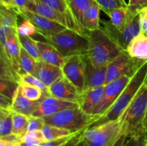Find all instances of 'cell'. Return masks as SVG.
I'll return each instance as SVG.
<instances>
[{"label":"cell","mask_w":147,"mask_h":146,"mask_svg":"<svg viewBox=\"0 0 147 146\" xmlns=\"http://www.w3.org/2000/svg\"><path fill=\"white\" fill-rule=\"evenodd\" d=\"M146 110L147 82L146 80L131 102L118 119L122 133L127 138L142 136L147 137L145 134L144 125Z\"/></svg>","instance_id":"6da1fadb"},{"label":"cell","mask_w":147,"mask_h":146,"mask_svg":"<svg viewBox=\"0 0 147 146\" xmlns=\"http://www.w3.org/2000/svg\"><path fill=\"white\" fill-rule=\"evenodd\" d=\"M89 47L87 55L98 67H106L119 57L123 49L101 28L87 31Z\"/></svg>","instance_id":"7a4b0ae2"},{"label":"cell","mask_w":147,"mask_h":146,"mask_svg":"<svg viewBox=\"0 0 147 146\" xmlns=\"http://www.w3.org/2000/svg\"><path fill=\"white\" fill-rule=\"evenodd\" d=\"M146 78L147 62L139 69L134 75L131 78L129 82L123 89L122 92L112 104L111 107L103 115L95 120L89 127L101 125L109 122L117 120L134 100L139 89L145 82Z\"/></svg>","instance_id":"3957f363"},{"label":"cell","mask_w":147,"mask_h":146,"mask_svg":"<svg viewBox=\"0 0 147 146\" xmlns=\"http://www.w3.org/2000/svg\"><path fill=\"white\" fill-rule=\"evenodd\" d=\"M82 136L84 146H123L127 139L118 120L88 127L82 132Z\"/></svg>","instance_id":"277c9868"},{"label":"cell","mask_w":147,"mask_h":146,"mask_svg":"<svg viewBox=\"0 0 147 146\" xmlns=\"http://www.w3.org/2000/svg\"><path fill=\"white\" fill-rule=\"evenodd\" d=\"M43 38L46 42L53 46L64 58L88 53L89 41L87 34L83 35L70 29H65L58 34Z\"/></svg>","instance_id":"5b68a950"},{"label":"cell","mask_w":147,"mask_h":146,"mask_svg":"<svg viewBox=\"0 0 147 146\" xmlns=\"http://www.w3.org/2000/svg\"><path fill=\"white\" fill-rule=\"evenodd\" d=\"M43 119L46 125L66 129L73 133L83 131L94 121L93 115L86 114L79 107L62 110Z\"/></svg>","instance_id":"8992f818"},{"label":"cell","mask_w":147,"mask_h":146,"mask_svg":"<svg viewBox=\"0 0 147 146\" xmlns=\"http://www.w3.org/2000/svg\"><path fill=\"white\" fill-rule=\"evenodd\" d=\"M145 62L132 58L126 50H123L106 67V84L123 76L132 77Z\"/></svg>","instance_id":"52a82bcc"},{"label":"cell","mask_w":147,"mask_h":146,"mask_svg":"<svg viewBox=\"0 0 147 146\" xmlns=\"http://www.w3.org/2000/svg\"><path fill=\"white\" fill-rule=\"evenodd\" d=\"M100 28L104 30L123 50H126L129 42L141 33L139 14L122 31L116 29L111 21L100 20Z\"/></svg>","instance_id":"ba28073f"},{"label":"cell","mask_w":147,"mask_h":146,"mask_svg":"<svg viewBox=\"0 0 147 146\" xmlns=\"http://www.w3.org/2000/svg\"><path fill=\"white\" fill-rule=\"evenodd\" d=\"M131 77L123 76L113 82L105 84V91L101 102L93 113L94 121L103 115L114 103L121 93L126 87ZM93 121V122H94Z\"/></svg>","instance_id":"9c48e42d"},{"label":"cell","mask_w":147,"mask_h":146,"mask_svg":"<svg viewBox=\"0 0 147 146\" xmlns=\"http://www.w3.org/2000/svg\"><path fill=\"white\" fill-rule=\"evenodd\" d=\"M83 55H73L66 57L62 67L63 76L80 91H83L86 88Z\"/></svg>","instance_id":"30bf717a"},{"label":"cell","mask_w":147,"mask_h":146,"mask_svg":"<svg viewBox=\"0 0 147 146\" xmlns=\"http://www.w3.org/2000/svg\"><path fill=\"white\" fill-rule=\"evenodd\" d=\"M78 107V103L74 102L60 100V99L55 98L52 96L43 97L40 100L38 107L33 113L32 116L39 117H47V116L53 115L66 109L75 108V107Z\"/></svg>","instance_id":"8fae6325"},{"label":"cell","mask_w":147,"mask_h":146,"mask_svg":"<svg viewBox=\"0 0 147 146\" xmlns=\"http://www.w3.org/2000/svg\"><path fill=\"white\" fill-rule=\"evenodd\" d=\"M49 92L55 98L78 103L82 91L63 76L49 87Z\"/></svg>","instance_id":"7c38bea8"},{"label":"cell","mask_w":147,"mask_h":146,"mask_svg":"<svg viewBox=\"0 0 147 146\" xmlns=\"http://www.w3.org/2000/svg\"><path fill=\"white\" fill-rule=\"evenodd\" d=\"M20 16L23 17L24 19L30 20L36 27L38 34L42 36L43 37L55 35L65 29H67L65 26L59 23L52 21L49 19L28 11V10L24 11Z\"/></svg>","instance_id":"4fadbf2b"},{"label":"cell","mask_w":147,"mask_h":146,"mask_svg":"<svg viewBox=\"0 0 147 146\" xmlns=\"http://www.w3.org/2000/svg\"><path fill=\"white\" fill-rule=\"evenodd\" d=\"M84 76L86 89L105 85L106 80V67H98L92 63L87 54L83 55Z\"/></svg>","instance_id":"5bb4252c"},{"label":"cell","mask_w":147,"mask_h":146,"mask_svg":"<svg viewBox=\"0 0 147 146\" xmlns=\"http://www.w3.org/2000/svg\"><path fill=\"white\" fill-rule=\"evenodd\" d=\"M106 85L93 88L86 89L82 91L79 100V107L88 115H93L96 107L98 106L103 97Z\"/></svg>","instance_id":"9a60e30c"},{"label":"cell","mask_w":147,"mask_h":146,"mask_svg":"<svg viewBox=\"0 0 147 146\" xmlns=\"http://www.w3.org/2000/svg\"><path fill=\"white\" fill-rule=\"evenodd\" d=\"M40 1L51 7L61 17H63L67 21L68 29L76 31V32L83 35H86L87 31L83 29L77 23L76 19L73 17L67 0H40Z\"/></svg>","instance_id":"2e32d148"},{"label":"cell","mask_w":147,"mask_h":146,"mask_svg":"<svg viewBox=\"0 0 147 146\" xmlns=\"http://www.w3.org/2000/svg\"><path fill=\"white\" fill-rule=\"evenodd\" d=\"M32 74L42 82L47 87L63 76L62 68L42 61L37 62Z\"/></svg>","instance_id":"e0dca14e"},{"label":"cell","mask_w":147,"mask_h":146,"mask_svg":"<svg viewBox=\"0 0 147 146\" xmlns=\"http://www.w3.org/2000/svg\"><path fill=\"white\" fill-rule=\"evenodd\" d=\"M27 10L39 14L40 16H42L52 21L59 23L68 29L66 20L63 17H61L58 13L56 12L54 9H53L51 7L47 6V4L43 3L40 0H31L27 6Z\"/></svg>","instance_id":"ac0fdd59"},{"label":"cell","mask_w":147,"mask_h":146,"mask_svg":"<svg viewBox=\"0 0 147 146\" xmlns=\"http://www.w3.org/2000/svg\"><path fill=\"white\" fill-rule=\"evenodd\" d=\"M40 102V100L38 101H32L23 96L20 90V84H19L18 88L13 97L12 104H11L10 110L15 113L25 115L30 117L32 115L33 113L37 108Z\"/></svg>","instance_id":"d6986e66"},{"label":"cell","mask_w":147,"mask_h":146,"mask_svg":"<svg viewBox=\"0 0 147 146\" xmlns=\"http://www.w3.org/2000/svg\"><path fill=\"white\" fill-rule=\"evenodd\" d=\"M105 13L109 17L112 24L119 31L124 29L125 27L139 14L131 11L128 7L114 9Z\"/></svg>","instance_id":"ffe728a7"},{"label":"cell","mask_w":147,"mask_h":146,"mask_svg":"<svg viewBox=\"0 0 147 146\" xmlns=\"http://www.w3.org/2000/svg\"><path fill=\"white\" fill-rule=\"evenodd\" d=\"M126 52L132 58L146 62H147V36L140 34L129 42Z\"/></svg>","instance_id":"44dd1931"},{"label":"cell","mask_w":147,"mask_h":146,"mask_svg":"<svg viewBox=\"0 0 147 146\" xmlns=\"http://www.w3.org/2000/svg\"><path fill=\"white\" fill-rule=\"evenodd\" d=\"M37 46L41 61L62 68L64 64L65 58L53 46L47 42L40 41H37Z\"/></svg>","instance_id":"7402d4cb"},{"label":"cell","mask_w":147,"mask_h":146,"mask_svg":"<svg viewBox=\"0 0 147 146\" xmlns=\"http://www.w3.org/2000/svg\"><path fill=\"white\" fill-rule=\"evenodd\" d=\"M100 7L93 0L83 16V27L86 31H93L100 28Z\"/></svg>","instance_id":"603a6c76"},{"label":"cell","mask_w":147,"mask_h":146,"mask_svg":"<svg viewBox=\"0 0 147 146\" xmlns=\"http://www.w3.org/2000/svg\"><path fill=\"white\" fill-rule=\"evenodd\" d=\"M18 16L20 14L15 9H8L0 5V26L14 30L17 32Z\"/></svg>","instance_id":"cb8c5ba5"},{"label":"cell","mask_w":147,"mask_h":146,"mask_svg":"<svg viewBox=\"0 0 147 146\" xmlns=\"http://www.w3.org/2000/svg\"><path fill=\"white\" fill-rule=\"evenodd\" d=\"M67 1L76 21L79 26L83 29H84L83 27L84 13L93 0H67Z\"/></svg>","instance_id":"d4e9b609"},{"label":"cell","mask_w":147,"mask_h":146,"mask_svg":"<svg viewBox=\"0 0 147 146\" xmlns=\"http://www.w3.org/2000/svg\"><path fill=\"white\" fill-rule=\"evenodd\" d=\"M36 63H37V61L21 47L20 57V71H19L20 77L21 74H25V73L33 74L35 69Z\"/></svg>","instance_id":"484cf974"},{"label":"cell","mask_w":147,"mask_h":146,"mask_svg":"<svg viewBox=\"0 0 147 146\" xmlns=\"http://www.w3.org/2000/svg\"><path fill=\"white\" fill-rule=\"evenodd\" d=\"M42 132L46 141L61 138V137H66V136L76 133H73L70 130H66V129L60 128V127L49 125H45L42 129Z\"/></svg>","instance_id":"4316f807"},{"label":"cell","mask_w":147,"mask_h":146,"mask_svg":"<svg viewBox=\"0 0 147 146\" xmlns=\"http://www.w3.org/2000/svg\"><path fill=\"white\" fill-rule=\"evenodd\" d=\"M12 111L0 109V137L12 133Z\"/></svg>","instance_id":"83f0119b"},{"label":"cell","mask_w":147,"mask_h":146,"mask_svg":"<svg viewBox=\"0 0 147 146\" xmlns=\"http://www.w3.org/2000/svg\"><path fill=\"white\" fill-rule=\"evenodd\" d=\"M12 133L19 137H22L27 132V126L28 124L29 117L25 115L21 114V113L12 112Z\"/></svg>","instance_id":"f1b7e54d"},{"label":"cell","mask_w":147,"mask_h":146,"mask_svg":"<svg viewBox=\"0 0 147 146\" xmlns=\"http://www.w3.org/2000/svg\"><path fill=\"white\" fill-rule=\"evenodd\" d=\"M19 40L21 47L31 57H32L37 62L41 61L37 40H34L31 37H24L20 35H19Z\"/></svg>","instance_id":"f546056e"},{"label":"cell","mask_w":147,"mask_h":146,"mask_svg":"<svg viewBox=\"0 0 147 146\" xmlns=\"http://www.w3.org/2000/svg\"><path fill=\"white\" fill-rule=\"evenodd\" d=\"M20 88L23 96L32 101H38L43 97L41 90L24 82H20Z\"/></svg>","instance_id":"4dcf8cb0"},{"label":"cell","mask_w":147,"mask_h":146,"mask_svg":"<svg viewBox=\"0 0 147 146\" xmlns=\"http://www.w3.org/2000/svg\"><path fill=\"white\" fill-rule=\"evenodd\" d=\"M20 82L14 80L0 77V94L13 99Z\"/></svg>","instance_id":"1f68e13d"},{"label":"cell","mask_w":147,"mask_h":146,"mask_svg":"<svg viewBox=\"0 0 147 146\" xmlns=\"http://www.w3.org/2000/svg\"><path fill=\"white\" fill-rule=\"evenodd\" d=\"M20 82L27 83L41 90L43 92V97L50 96L49 92V87H47L42 82L40 81L37 77L33 75L31 73H25L20 75Z\"/></svg>","instance_id":"d6a6232c"},{"label":"cell","mask_w":147,"mask_h":146,"mask_svg":"<svg viewBox=\"0 0 147 146\" xmlns=\"http://www.w3.org/2000/svg\"><path fill=\"white\" fill-rule=\"evenodd\" d=\"M98 6L100 10L104 12L114 9L128 7V4L125 0H94Z\"/></svg>","instance_id":"836d02e7"},{"label":"cell","mask_w":147,"mask_h":146,"mask_svg":"<svg viewBox=\"0 0 147 146\" xmlns=\"http://www.w3.org/2000/svg\"><path fill=\"white\" fill-rule=\"evenodd\" d=\"M17 34L24 37H32L38 34L37 29L34 24L28 19H24L17 27Z\"/></svg>","instance_id":"e575fe53"},{"label":"cell","mask_w":147,"mask_h":146,"mask_svg":"<svg viewBox=\"0 0 147 146\" xmlns=\"http://www.w3.org/2000/svg\"><path fill=\"white\" fill-rule=\"evenodd\" d=\"M22 142L27 143H38L42 144L46 141L42 130L27 131L21 137Z\"/></svg>","instance_id":"d590c367"},{"label":"cell","mask_w":147,"mask_h":146,"mask_svg":"<svg viewBox=\"0 0 147 146\" xmlns=\"http://www.w3.org/2000/svg\"><path fill=\"white\" fill-rule=\"evenodd\" d=\"M45 123L43 117H34V116H30L29 117L28 124L27 126V131H34V130H42L45 125Z\"/></svg>","instance_id":"8d00e7d4"},{"label":"cell","mask_w":147,"mask_h":146,"mask_svg":"<svg viewBox=\"0 0 147 146\" xmlns=\"http://www.w3.org/2000/svg\"><path fill=\"white\" fill-rule=\"evenodd\" d=\"M20 143L21 137L13 133L4 137H0V146H20Z\"/></svg>","instance_id":"74e56055"},{"label":"cell","mask_w":147,"mask_h":146,"mask_svg":"<svg viewBox=\"0 0 147 146\" xmlns=\"http://www.w3.org/2000/svg\"><path fill=\"white\" fill-rule=\"evenodd\" d=\"M79 133H80V132H79ZM79 133H74V134L66 136V137H61V138L45 141V143H42L40 146H64L66 143H68L73 137H75V136L77 134H78Z\"/></svg>","instance_id":"f35d334b"},{"label":"cell","mask_w":147,"mask_h":146,"mask_svg":"<svg viewBox=\"0 0 147 146\" xmlns=\"http://www.w3.org/2000/svg\"><path fill=\"white\" fill-rule=\"evenodd\" d=\"M123 146H147V137H132L126 139Z\"/></svg>","instance_id":"ab89813d"},{"label":"cell","mask_w":147,"mask_h":146,"mask_svg":"<svg viewBox=\"0 0 147 146\" xmlns=\"http://www.w3.org/2000/svg\"><path fill=\"white\" fill-rule=\"evenodd\" d=\"M147 7V0H129L128 7L133 12L138 13L144 7Z\"/></svg>","instance_id":"60d3db41"},{"label":"cell","mask_w":147,"mask_h":146,"mask_svg":"<svg viewBox=\"0 0 147 146\" xmlns=\"http://www.w3.org/2000/svg\"><path fill=\"white\" fill-rule=\"evenodd\" d=\"M140 32L147 36V7L142 9L139 13Z\"/></svg>","instance_id":"b9f144b4"},{"label":"cell","mask_w":147,"mask_h":146,"mask_svg":"<svg viewBox=\"0 0 147 146\" xmlns=\"http://www.w3.org/2000/svg\"><path fill=\"white\" fill-rule=\"evenodd\" d=\"M82 132L83 131L80 132L78 134L73 137L64 146H84V140L82 136Z\"/></svg>","instance_id":"7bdbcfd3"},{"label":"cell","mask_w":147,"mask_h":146,"mask_svg":"<svg viewBox=\"0 0 147 146\" xmlns=\"http://www.w3.org/2000/svg\"><path fill=\"white\" fill-rule=\"evenodd\" d=\"M12 104V98L0 94V109L10 110Z\"/></svg>","instance_id":"ee69618b"},{"label":"cell","mask_w":147,"mask_h":146,"mask_svg":"<svg viewBox=\"0 0 147 146\" xmlns=\"http://www.w3.org/2000/svg\"><path fill=\"white\" fill-rule=\"evenodd\" d=\"M30 1L31 0H14L16 10L18 11L20 16L24 11H27V6H28Z\"/></svg>","instance_id":"f6af8a7d"},{"label":"cell","mask_w":147,"mask_h":146,"mask_svg":"<svg viewBox=\"0 0 147 146\" xmlns=\"http://www.w3.org/2000/svg\"><path fill=\"white\" fill-rule=\"evenodd\" d=\"M1 5L8 9H15V2L14 0H0Z\"/></svg>","instance_id":"bcb514c9"},{"label":"cell","mask_w":147,"mask_h":146,"mask_svg":"<svg viewBox=\"0 0 147 146\" xmlns=\"http://www.w3.org/2000/svg\"><path fill=\"white\" fill-rule=\"evenodd\" d=\"M146 82H147V79H146ZM144 130H145V134L147 136V110H146V117H145V120H144Z\"/></svg>","instance_id":"7dc6e473"}]
</instances>
